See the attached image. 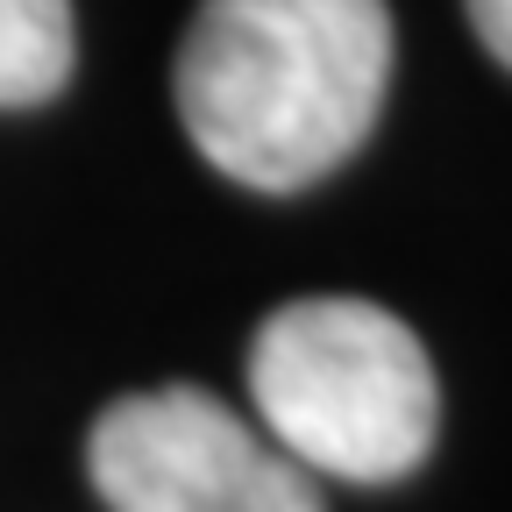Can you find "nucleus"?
Instances as JSON below:
<instances>
[{"label": "nucleus", "instance_id": "nucleus-5", "mask_svg": "<svg viewBox=\"0 0 512 512\" xmlns=\"http://www.w3.org/2000/svg\"><path fill=\"white\" fill-rule=\"evenodd\" d=\"M470 29L484 36V50L512 72V0H470Z\"/></svg>", "mask_w": 512, "mask_h": 512}, {"label": "nucleus", "instance_id": "nucleus-1", "mask_svg": "<svg viewBox=\"0 0 512 512\" xmlns=\"http://www.w3.org/2000/svg\"><path fill=\"white\" fill-rule=\"evenodd\" d=\"M384 79V0H200L178 43V121L235 185L299 192L370 136Z\"/></svg>", "mask_w": 512, "mask_h": 512}, {"label": "nucleus", "instance_id": "nucleus-2", "mask_svg": "<svg viewBox=\"0 0 512 512\" xmlns=\"http://www.w3.org/2000/svg\"><path fill=\"white\" fill-rule=\"evenodd\" d=\"M249 399L306 477L392 484L441 420L434 363L399 313L370 299H292L249 342Z\"/></svg>", "mask_w": 512, "mask_h": 512}, {"label": "nucleus", "instance_id": "nucleus-3", "mask_svg": "<svg viewBox=\"0 0 512 512\" xmlns=\"http://www.w3.org/2000/svg\"><path fill=\"white\" fill-rule=\"evenodd\" d=\"M86 470L107 512H328L285 448L200 384L114 399L93 420Z\"/></svg>", "mask_w": 512, "mask_h": 512}, {"label": "nucleus", "instance_id": "nucleus-4", "mask_svg": "<svg viewBox=\"0 0 512 512\" xmlns=\"http://www.w3.org/2000/svg\"><path fill=\"white\" fill-rule=\"evenodd\" d=\"M72 79V0H0V107H43Z\"/></svg>", "mask_w": 512, "mask_h": 512}]
</instances>
